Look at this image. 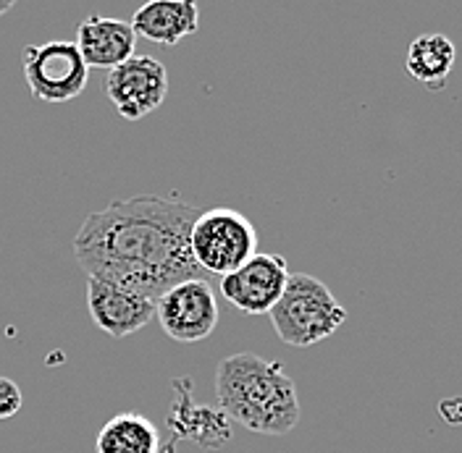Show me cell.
<instances>
[{"mask_svg":"<svg viewBox=\"0 0 462 453\" xmlns=\"http://www.w3.org/2000/svg\"><path fill=\"white\" fill-rule=\"evenodd\" d=\"M198 215L200 207L179 197L116 199L87 215L74 236V257L87 278L124 285L158 302L173 285L202 278L189 252V231Z\"/></svg>","mask_w":462,"mask_h":453,"instance_id":"obj_1","label":"cell"},{"mask_svg":"<svg viewBox=\"0 0 462 453\" xmlns=\"http://www.w3.org/2000/svg\"><path fill=\"white\" fill-rule=\"evenodd\" d=\"M216 398L226 420L258 435L282 438L300 422L294 380L279 362L253 351L231 354L218 362Z\"/></svg>","mask_w":462,"mask_h":453,"instance_id":"obj_2","label":"cell"},{"mask_svg":"<svg viewBox=\"0 0 462 453\" xmlns=\"http://www.w3.org/2000/svg\"><path fill=\"white\" fill-rule=\"evenodd\" d=\"M268 317L276 336L284 343L308 349L334 336L345 325L346 310L316 276L294 273L289 276L287 288Z\"/></svg>","mask_w":462,"mask_h":453,"instance_id":"obj_3","label":"cell"},{"mask_svg":"<svg viewBox=\"0 0 462 453\" xmlns=\"http://www.w3.org/2000/svg\"><path fill=\"white\" fill-rule=\"evenodd\" d=\"M189 252L195 265L210 276H229L258 252V231L239 210L210 207L198 215L189 231Z\"/></svg>","mask_w":462,"mask_h":453,"instance_id":"obj_4","label":"cell"},{"mask_svg":"<svg viewBox=\"0 0 462 453\" xmlns=\"http://www.w3.org/2000/svg\"><path fill=\"white\" fill-rule=\"evenodd\" d=\"M24 77L34 100L48 105H63L85 92L89 68L77 45L69 40H51L24 48Z\"/></svg>","mask_w":462,"mask_h":453,"instance_id":"obj_5","label":"cell"},{"mask_svg":"<svg viewBox=\"0 0 462 453\" xmlns=\"http://www.w3.org/2000/svg\"><path fill=\"white\" fill-rule=\"evenodd\" d=\"M155 317L163 333L176 343L205 340L218 325V299L205 278L184 281L169 288L155 302Z\"/></svg>","mask_w":462,"mask_h":453,"instance_id":"obj_6","label":"cell"},{"mask_svg":"<svg viewBox=\"0 0 462 453\" xmlns=\"http://www.w3.org/2000/svg\"><path fill=\"white\" fill-rule=\"evenodd\" d=\"M106 95L121 118L140 121L163 105L169 95V71L158 58L134 53L108 71Z\"/></svg>","mask_w":462,"mask_h":453,"instance_id":"obj_7","label":"cell"},{"mask_svg":"<svg viewBox=\"0 0 462 453\" xmlns=\"http://www.w3.org/2000/svg\"><path fill=\"white\" fill-rule=\"evenodd\" d=\"M289 276L284 257L255 252L242 267L221 278V294L242 314H268L282 299Z\"/></svg>","mask_w":462,"mask_h":453,"instance_id":"obj_8","label":"cell"},{"mask_svg":"<svg viewBox=\"0 0 462 453\" xmlns=\"http://www.w3.org/2000/svg\"><path fill=\"white\" fill-rule=\"evenodd\" d=\"M87 310L97 331L111 339H126L155 317V302L124 285L87 278Z\"/></svg>","mask_w":462,"mask_h":453,"instance_id":"obj_9","label":"cell"},{"mask_svg":"<svg viewBox=\"0 0 462 453\" xmlns=\"http://www.w3.org/2000/svg\"><path fill=\"white\" fill-rule=\"evenodd\" d=\"M77 50L87 68H108L114 71L124 60L137 53V34L129 22L116 16H87L77 27Z\"/></svg>","mask_w":462,"mask_h":453,"instance_id":"obj_10","label":"cell"},{"mask_svg":"<svg viewBox=\"0 0 462 453\" xmlns=\"http://www.w3.org/2000/svg\"><path fill=\"white\" fill-rule=\"evenodd\" d=\"M173 391H176V401L169 412V427H171L173 440L184 438V440H192L195 446H202V448H221L229 443L231 427L224 412L195 403L187 380H173Z\"/></svg>","mask_w":462,"mask_h":453,"instance_id":"obj_11","label":"cell"},{"mask_svg":"<svg viewBox=\"0 0 462 453\" xmlns=\"http://www.w3.org/2000/svg\"><path fill=\"white\" fill-rule=\"evenodd\" d=\"M129 24L144 40L173 48L200 29V5L195 0H150L134 11Z\"/></svg>","mask_w":462,"mask_h":453,"instance_id":"obj_12","label":"cell"},{"mask_svg":"<svg viewBox=\"0 0 462 453\" xmlns=\"http://www.w3.org/2000/svg\"><path fill=\"white\" fill-rule=\"evenodd\" d=\"M95 453H173L163 446L161 430L137 412L111 417L95 435Z\"/></svg>","mask_w":462,"mask_h":453,"instance_id":"obj_13","label":"cell"},{"mask_svg":"<svg viewBox=\"0 0 462 453\" xmlns=\"http://www.w3.org/2000/svg\"><path fill=\"white\" fill-rule=\"evenodd\" d=\"M455 45L447 34H420L410 42L407 71L415 82L426 85L431 92L444 89L455 68Z\"/></svg>","mask_w":462,"mask_h":453,"instance_id":"obj_14","label":"cell"},{"mask_svg":"<svg viewBox=\"0 0 462 453\" xmlns=\"http://www.w3.org/2000/svg\"><path fill=\"white\" fill-rule=\"evenodd\" d=\"M22 403H24L22 388L11 377L0 375V420H14L22 412Z\"/></svg>","mask_w":462,"mask_h":453,"instance_id":"obj_15","label":"cell"},{"mask_svg":"<svg viewBox=\"0 0 462 453\" xmlns=\"http://www.w3.org/2000/svg\"><path fill=\"white\" fill-rule=\"evenodd\" d=\"M11 8H14V0H0V16H3V14H8Z\"/></svg>","mask_w":462,"mask_h":453,"instance_id":"obj_16","label":"cell"}]
</instances>
